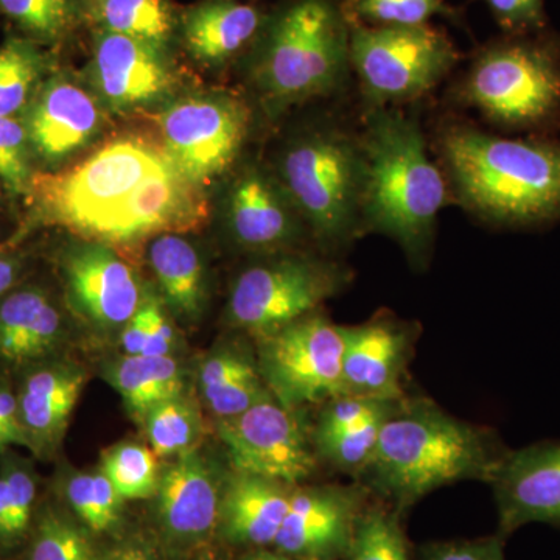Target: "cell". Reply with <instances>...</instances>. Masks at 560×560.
I'll use <instances>...</instances> for the list:
<instances>
[{"mask_svg":"<svg viewBox=\"0 0 560 560\" xmlns=\"http://www.w3.org/2000/svg\"><path fill=\"white\" fill-rule=\"evenodd\" d=\"M24 110L32 154L49 167L91 143L103 127L101 103L66 75L44 80Z\"/></svg>","mask_w":560,"mask_h":560,"instance_id":"cell-16","label":"cell"},{"mask_svg":"<svg viewBox=\"0 0 560 560\" xmlns=\"http://www.w3.org/2000/svg\"><path fill=\"white\" fill-rule=\"evenodd\" d=\"M399 401H393L388 407L375 412L352 429L326 434V436H315L316 451L338 469L361 474L377 448L383 422Z\"/></svg>","mask_w":560,"mask_h":560,"instance_id":"cell-36","label":"cell"},{"mask_svg":"<svg viewBox=\"0 0 560 560\" xmlns=\"http://www.w3.org/2000/svg\"><path fill=\"white\" fill-rule=\"evenodd\" d=\"M442 153L456 194L478 215L512 226L560 217L558 143L455 128Z\"/></svg>","mask_w":560,"mask_h":560,"instance_id":"cell-4","label":"cell"},{"mask_svg":"<svg viewBox=\"0 0 560 560\" xmlns=\"http://www.w3.org/2000/svg\"><path fill=\"white\" fill-rule=\"evenodd\" d=\"M62 340L65 319L46 290L27 287L0 298V364L24 370L57 357Z\"/></svg>","mask_w":560,"mask_h":560,"instance_id":"cell-22","label":"cell"},{"mask_svg":"<svg viewBox=\"0 0 560 560\" xmlns=\"http://www.w3.org/2000/svg\"><path fill=\"white\" fill-rule=\"evenodd\" d=\"M103 474L121 500L153 499L160 486L158 455L138 442H121L102 456Z\"/></svg>","mask_w":560,"mask_h":560,"instance_id":"cell-33","label":"cell"},{"mask_svg":"<svg viewBox=\"0 0 560 560\" xmlns=\"http://www.w3.org/2000/svg\"><path fill=\"white\" fill-rule=\"evenodd\" d=\"M248 560H298L290 558V556L282 555V552L276 551H261L257 552V555H254L253 558H249Z\"/></svg>","mask_w":560,"mask_h":560,"instance_id":"cell-48","label":"cell"},{"mask_svg":"<svg viewBox=\"0 0 560 560\" xmlns=\"http://www.w3.org/2000/svg\"><path fill=\"white\" fill-rule=\"evenodd\" d=\"M156 121L167 160L202 189L237 160L248 138L250 113L234 95L200 94L171 103Z\"/></svg>","mask_w":560,"mask_h":560,"instance_id":"cell-10","label":"cell"},{"mask_svg":"<svg viewBox=\"0 0 560 560\" xmlns=\"http://www.w3.org/2000/svg\"><path fill=\"white\" fill-rule=\"evenodd\" d=\"M279 175L320 241L349 242L359 232L366 178L360 142L340 131L308 132L283 151Z\"/></svg>","mask_w":560,"mask_h":560,"instance_id":"cell-6","label":"cell"},{"mask_svg":"<svg viewBox=\"0 0 560 560\" xmlns=\"http://www.w3.org/2000/svg\"><path fill=\"white\" fill-rule=\"evenodd\" d=\"M0 560H2V559H0Z\"/></svg>","mask_w":560,"mask_h":560,"instance_id":"cell-49","label":"cell"},{"mask_svg":"<svg viewBox=\"0 0 560 560\" xmlns=\"http://www.w3.org/2000/svg\"><path fill=\"white\" fill-rule=\"evenodd\" d=\"M27 197L44 223L110 248L186 234L209 219L201 187L161 147L132 138L110 140L69 171L33 175Z\"/></svg>","mask_w":560,"mask_h":560,"instance_id":"cell-1","label":"cell"},{"mask_svg":"<svg viewBox=\"0 0 560 560\" xmlns=\"http://www.w3.org/2000/svg\"><path fill=\"white\" fill-rule=\"evenodd\" d=\"M109 560H154L151 552L140 545H127L120 548Z\"/></svg>","mask_w":560,"mask_h":560,"instance_id":"cell-47","label":"cell"},{"mask_svg":"<svg viewBox=\"0 0 560 560\" xmlns=\"http://www.w3.org/2000/svg\"><path fill=\"white\" fill-rule=\"evenodd\" d=\"M108 378L140 422L151 408L180 396L184 389L183 371L172 355H124L109 368Z\"/></svg>","mask_w":560,"mask_h":560,"instance_id":"cell-27","label":"cell"},{"mask_svg":"<svg viewBox=\"0 0 560 560\" xmlns=\"http://www.w3.org/2000/svg\"><path fill=\"white\" fill-rule=\"evenodd\" d=\"M349 283V271L304 256L275 257L246 268L232 285L226 316L232 327L261 337L318 311Z\"/></svg>","mask_w":560,"mask_h":560,"instance_id":"cell-8","label":"cell"},{"mask_svg":"<svg viewBox=\"0 0 560 560\" xmlns=\"http://www.w3.org/2000/svg\"><path fill=\"white\" fill-rule=\"evenodd\" d=\"M490 485L503 539L529 523L560 526V441L510 451Z\"/></svg>","mask_w":560,"mask_h":560,"instance_id":"cell-17","label":"cell"},{"mask_svg":"<svg viewBox=\"0 0 560 560\" xmlns=\"http://www.w3.org/2000/svg\"><path fill=\"white\" fill-rule=\"evenodd\" d=\"M360 143L366 164L361 224L423 264L438 213L447 205V183L427 154L418 124L397 110H374Z\"/></svg>","mask_w":560,"mask_h":560,"instance_id":"cell-3","label":"cell"},{"mask_svg":"<svg viewBox=\"0 0 560 560\" xmlns=\"http://www.w3.org/2000/svg\"><path fill=\"white\" fill-rule=\"evenodd\" d=\"M265 16L237 0H202L179 16L178 35L195 61L221 66L254 43Z\"/></svg>","mask_w":560,"mask_h":560,"instance_id":"cell-24","label":"cell"},{"mask_svg":"<svg viewBox=\"0 0 560 560\" xmlns=\"http://www.w3.org/2000/svg\"><path fill=\"white\" fill-rule=\"evenodd\" d=\"M293 488L257 475H234L221 493L219 526L232 544L275 545L289 512Z\"/></svg>","mask_w":560,"mask_h":560,"instance_id":"cell-23","label":"cell"},{"mask_svg":"<svg viewBox=\"0 0 560 560\" xmlns=\"http://www.w3.org/2000/svg\"><path fill=\"white\" fill-rule=\"evenodd\" d=\"M350 65L378 103L408 102L425 94L458 61L451 39L430 27H350Z\"/></svg>","mask_w":560,"mask_h":560,"instance_id":"cell-9","label":"cell"},{"mask_svg":"<svg viewBox=\"0 0 560 560\" xmlns=\"http://www.w3.org/2000/svg\"><path fill=\"white\" fill-rule=\"evenodd\" d=\"M61 270L70 307L95 329H119L138 311L143 294L138 276L110 246L73 245Z\"/></svg>","mask_w":560,"mask_h":560,"instance_id":"cell-14","label":"cell"},{"mask_svg":"<svg viewBox=\"0 0 560 560\" xmlns=\"http://www.w3.org/2000/svg\"><path fill=\"white\" fill-rule=\"evenodd\" d=\"M167 51L128 36L94 31L90 77L103 105L127 113L167 97L176 84Z\"/></svg>","mask_w":560,"mask_h":560,"instance_id":"cell-15","label":"cell"},{"mask_svg":"<svg viewBox=\"0 0 560 560\" xmlns=\"http://www.w3.org/2000/svg\"><path fill=\"white\" fill-rule=\"evenodd\" d=\"M0 11L40 46L60 43L83 18L80 0H0Z\"/></svg>","mask_w":560,"mask_h":560,"instance_id":"cell-32","label":"cell"},{"mask_svg":"<svg viewBox=\"0 0 560 560\" xmlns=\"http://www.w3.org/2000/svg\"><path fill=\"white\" fill-rule=\"evenodd\" d=\"M221 493L215 470L197 448L176 456L161 475L154 495L165 536L178 544L206 539L219 526Z\"/></svg>","mask_w":560,"mask_h":560,"instance_id":"cell-20","label":"cell"},{"mask_svg":"<svg viewBox=\"0 0 560 560\" xmlns=\"http://www.w3.org/2000/svg\"><path fill=\"white\" fill-rule=\"evenodd\" d=\"M363 489L324 485L296 488L275 541L276 551L298 560L345 558L364 508Z\"/></svg>","mask_w":560,"mask_h":560,"instance_id":"cell-13","label":"cell"},{"mask_svg":"<svg viewBox=\"0 0 560 560\" xmlns=\"http://www.w3.org/2000/svg\"><path fill=\"white\" fill-rule=\"evenodd\" d=\"M350 27L331 0H294L265 18L250 77L272 105H293L341 86L350 65Z\"/></svg>","mask_w":560,"mask_h":560,"instance_id":"cell-5","label":"cell"},{"mask_svg":"<svg viewBox=\"0 0 560 560\" xmlns=\"http://www.w3.org/2000/svg\"><path fill=\"white\" fill-rule=\"evenodd\" d=\"M11 447L27 448V441L21 427L14 385L0 377V453Z\"/></svg>","mask_w":560,"mask_h":560,"instance_id":"cell-43","label":"cell"},{"mask_svg":"<svg viewBox=\"0 0 560 560\" xmlns=\"http://www.w3.org/2000/svg\"><path fill=\"white\" fill-rule=\"evenodd\" d=\"M81 14L94 31L116 33L168 50L179 16L171 0H80Z\"/></svg>","mask_w":560,"mask_h":560,"instance_id":"cell-26","label":"cell"},{"mask_svg":"<svg viewBox=\"0 0 560 560\" xmlns=\"http://www.w3.org/2000/svg\"><path fill=\"white\" fill-rule=\"evenodd\" d=\"M389 404L393 401L363 399V397L340 394V396L327 400L318 427H316L315 436H326V434L352 429L374 416L375 412L388 407Z\"/></svg>","mask_w":560,"mask_h":560,"instance_id":"cell-39","label":"cell"},{"mask_svg":"<svg viewBox=\"0 0 560 560\" xmlns=\"http://www.w3.org/2000/svg\"><path fill=\"white\" fill-rule=\"evenodd\" d=\"M217 431L234 471L296 486L315 470V451L298 410L272 394L235 418L220 419Z\"/></svg>","mask_w":560,"mask_h":560,"instance_id":"cell-12","label":"cell"},{"mask_svg":"<svg viewBox=\"0 0 560 560\" xmlns=\"http://www.w3.org/2000/svg\"><path fill=\"white\" fill-rule=\"evenodd\" d=\"M31 143L22 119L0 117V180L16 195H27L33 178Z\"/></svg>","mask_w":560,"mask_h":560,"instance_id":"cell-38","label":"cell"},{"mask_svg":"<svg viewBox=\"0 0 560 560\" xmlns=\"http://www.w3.org/2000/svg\"><path fill=\"white\" fill-rule=\"evenodd\" d=\"M33 523L28 560H97L88 530L58 508L47 504Z\"/></svg>","mask_w":560,"mask_h":560,"instance_id":"cell-34","label":"cell"},{"mask_svg":"<svg viewBox=\"0 0 560 560\" xmlns=\"http://www.w3.org/2000/svg\"><path fill=\"white\" fill-rule=\"evenodd\" d=\"M298 209L280 180L261 168H245L228 195V226L232 237L250 250H278L300 235Z\"/></svg>","mask_w":560,"mask_h":560,"instance_id":"cell-21","label":"cell"},{"mask_svg":"<svg viewBox=\"0 0 560 560\" xmlns=\"http://www.w3.org/2000/svg\"><path fill=\"white\" fill-rule=\"evenodd\" d=\"M38 480L31 460L16 452L0 453V545L13 547L31 533Z\"/></svg>","mask_w":560,"mask_h":560,"instance_id":"cell-28","label":"cell"},{"mask_svg":"<svg viewBox=\"0 0 560 560\" xmlns=\"http://www.w3.org/2000/svg\"><path fill=\"white\" fill-rule=\"evenodd\" d=\"M49 55L40 44L10 38L0 46V117L16 116L27 108L49 70Z\"/></svg>","mask_w":560,"mask_h":560,"instance_id":"cell-29","label":"cell"},{"mask_svg":"<svg viewBox=\"0 0 560 560\" xmlns=\"http://www.w3.org/2000/svg\"><path fill=\"white\" fill-rule=\"evenodd\" d=\"M151 451L158 458L195 451L201 440L202 423L197 408L183 394L156 405L142 420Z\"/></svg>","mask_w":560,"mask_h":560,"instance_id":"cell-30","label":"cell"},{"mask_svg":"<svg viewBox=\"0 0 560 560\" xmlns=\"http://www.w3.org/2000/svg\"><path fill=\"white\" fill-rule=\"evenodd\" d=\"M149 260L168 307L179 318H200L206 302L205 267L194 245L180 234L158 235L151 242Z\"/></svg>","mask_w":560,"mask_h":560,"instance_id":"cell-25","label":"cell"},{"mask_svg":"<svg viewBox=\"0 0 560 560\" xmlns=\"http://www.w3.org/2000/svg\"><path fill=\"white\" fill-rule=\"evenodd\" d=\"M504 31L523 35L545 27L544 0H485Z\"/></svg>","mask_w":560,"mask_h":560,"instance_id":"cell-41","label":"cell"},{"mask_svg":"<svg viewBox=\"0 0 560 560\" xmlns=\"http://www.w3.org/2000/svg\"><path fill=\"white\" fill-rule=\"evenodd\" d=\"M62 497L81 525L106 533L119 523L121 500L103 471H72L61 485Z\"/></svg>","mask_w":560,"mask_h":560,"instance_id":"cell-31","label":"cell"},{"mask_svg":"<svg viewBox=\"0 0 560 560\" xmlns=\"http://www.w3.org/2000/svg\"><path fill=\"white\" fill-rule=\"evenodd\" d=\"M350 13L374 27H416L452 10L444 0H352Z\"/></svg>","mask_w":560,"mask_h":560,"instance_id":"cell-37","label":"cell"},{"mask_svg":"<svg viewBox=\"0 0 560 560\" xmlns=\"http://www.w3.org/2000/svg\"><path fill=\"white\" fill-rule=\"evenodd\" d=\"M84 385V371L57 357L20 371L14 393L22 431L33 455L47 459L57 453Z\"/></svg>","mask_w":560,"mask_h":560,"instance_id":"cell-18","label":"cell"},{"mask_svg":"<svg viewBox=\"0 0 560 560\" xmlns=\"http://www.w3.org/2000/svg\"><path fill=\"white\" fill-rule=\"evenodd\" d=\"M346 560H411L399 512L370 508L360 515Z\"/></svg>","mask_w":560,"mask_h":560,"instance_id":"cell-35","label":"cell"},{"mask_svg":"<svg viewBox=\"0 0 560 560\" xmlns=\"http://www.w3.org/2000/svg\"><path fill=\"white\" fill-rule=\"evenodd\" d=\"M341 394L374 400H404L401 377L410 352L411 334L404 324L382 318L342 326Z\"/></svg>","mask_w":560,"mask_h":560,"instance_id":"cell-19","label":"cell"},{"mask_svg":"<svg viewBox=\"0 0 560 560\" xmlns=\"http://www.w3.org/2000/svg\"><path fill=\"white\" fill-rule=\"evenodd\" d=\"M503 541L497 534L488 539L433 544L422 550V560H506Z\"/></svg>","mask_w":560,"mask_h":560,"instance_id":"cell-42","label":"cell"},{"mask_svg":"<svg viewBox=\"0 0 560 560\" xmlns=\"http://www.w3.org/2000/svg\"><path fill=\"white\" fill-rule=\"evenodd\" d=\"M257 366L276 400L300 410L341 394L342 326L320 315L305 316L259 338Z\"/></svg>","mask_w":560,"mask_h":560,"instance_id":"cell-11","label":"cell"},{"mask_svg":"<svg viewBox=\"0 0 560 560\" xmlns=\"http://www.w3.org/2000/svg\"><path fill=\"white\" fill-rule=\"evenodd\" d=\"M150 335L142 355L168 357L175 348L176 335L161 301L150 291Z\"/></svg>","mask_w":560,"mask_h":560,"instance_id":"cell-44","label":"cell"},{"mask_svg":"<svg viewBox=\"0 0 560 560\" xmlns=\"http://www.w3.org/2000/svg\"><path fill=\"white\" fill-rule=\"evenodd\" d=\"M21 276V261L9 254H0V298L9 294Z\"/></svg>","mask_w":560,"mask_h":560,"instance_id":"cell-46","label":"cell"},{"mask_svg":"<svg viewBox=\"0 0 560 560\" xmlns=\"http://www.w3.org/2000/svg\"><path fill=\"white\" fill-rule=\"evenodd\" d=\"M260 374L257 360L235 349H221L205 360L200 370V388L205 390L226 385L237 378Z\"/></svg>","mask_w":560,"mask_h":560,"instance_id":"cell-40","label":"cell"},{"mask_svg":"<svg viewBox=\"0 0 560 560\" xmlns=\"http://www.w3.org/2000/svg\"><path fill=\"white\" fill-rule=\"evenodd\" d=\"M464 95L503 127L545 124L560 109L559 51L539 39L493 44L471 66Z\"/></svg>","mask_w":560,"mask_h":560,"instance_id":"cell-7","label":"cell"},{"mask_svg":"<svg viewBox=\"0 0 560 560\" xmlns=\"http://www.w3.org/2000/svg\"><path fill=\"white\" fill-rule=\"evenodd\" d=\"M150 293L143 291L138 311L121 330L120 345L125 355H142L150 335Z\"/></svg>","mask_w":560,"mask_h":560,"instance_id":"cell-45","label":"cell"},{"mask_svg":"<svg viewBox=\"0 0 560 560\" xmlns=\"http://www.w3.org/2000/svg\"><path fill=\"white\" fill-rule=\"evenodd\" d=\"M508 453L489 430L429 400L404 399L383 422L377 448L361 474L399 512L452 482H492Z\"/></svg>","mask_w":560,"mask_h":560,"instance_id":"cell-2","label":"cell"}]
</instances>
